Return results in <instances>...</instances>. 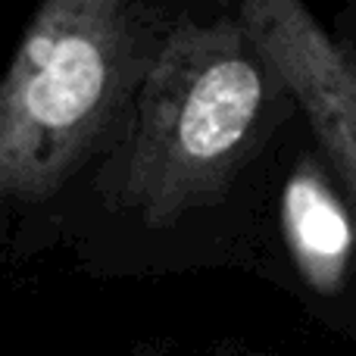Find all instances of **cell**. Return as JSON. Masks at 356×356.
<instances>
[{
	"label": "cell",
	"instance_id": "4",
	"mask_svg": "<svg viewBox=\"0 0 356 356\" xmlns=\"http://www.w3.org/2000/svg\"><path fill=\"white\" fill-rule=\"evenodd\" d=\"M282 225L303 278L319 291L344 282L353 253V219L316 160H300L282 194Z\"/></svg>",
	"mask_w": 356,
	"mask_h": 356
},
{
	"label": "cell",
	"instance_id": "3",
	"mask_svg": "<svg viewBox=\"0 0 356 356\" xmlns=\"http://www.w3.org/2000/svg\"><path fill=\"white\" fill-rule=\"evenodd\" d=\"M257 38L291 97L307 113L334 172L356 200V60L307 10L303 0H228Z\"/></svg>",
	"mask_w": 356,
	"mask_h": 356
},
{
	"label": "cell",
	"instance_id": "1",
	"mask_svg": "<svg viewBox=\"0 0 356 356\" xmlns=\"http://www.w3.org/2000/svg\"><path fill=\"white\" fill-rule=\"evenodd\" d=\"M282 97H291L282 72L241 19L175 22L138 88L119 207L169 228L219 203Z\"/></svg>",
	"mask_w": 356,
	"mask_h": 356
},
{
	"label": "cell",
	"instance_id": "2",
	"mask_svg": "<svg viewBox=\"0 0 356 356\" xmlns=\"http://www.w3.org/2000/svg\"><path fill=\"white\" fill-rule=\"evenodd\" d=\"M138 0H41L0 88V194L35 207L63 188L138 97L150 60Z\"/></svg>",
	"mask_w": 356,
	"mask_h": 356
}]
</instances>
